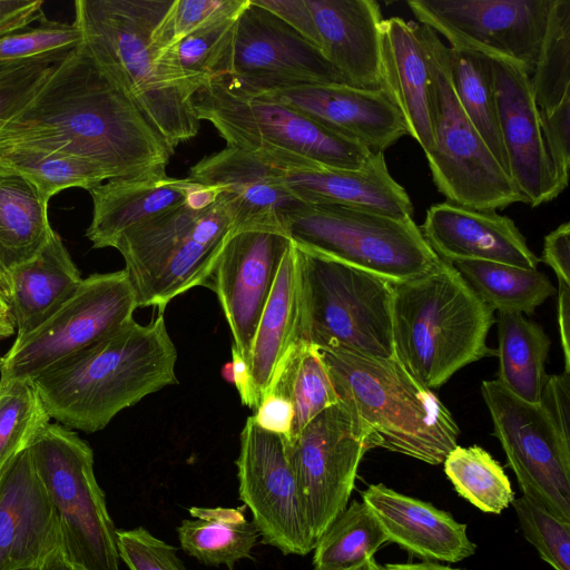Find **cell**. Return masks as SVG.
<instances>
[{
    "label": "cell",
    "mask_w": 570,
    "mask_h": 570,
    "mask_svg": "<svg viewBox=\"0 0 570 570\" xmlns=\"http://www.w3.org/2000/svg\"><path fill=\"white\" fill-rule=\"evenodd\" d=\"M304 510L317 542L347 507L357 470L368 451L366 436L341 401L286 440Z\"/></svg>",
    "instance_id": "obj_13"
},
{
    "label": "cell",
    "mask_w": 570,
    "mask_h": 570,
    "mask_svg": "<svg viewBox=\"0 0 570 570\" xmlns=\"http://www.w3.org/2000/svg\"><path fill=\"white\" fill-rule=\"evenodd\" d=\"M59 553L58 514L27 449L0 471V570L42 569Z\"/></svg>",
    "instance_id": "obj_18"
},
{
    "label": "cell",
    "mask_w": 570,
    "mask_h": 570,
    "mask_svg": "<svg viewBox=\"0 0 570 570\" xmlns=\"http://www.w3.org/2000/svg\"><path fill=\"white\" fill-rule=\"evenodd\" d=\"M28 449L57 511L66 560L81 570H119L117 529L91 448L70 429L49 423Z\"/></svg>",
    "instance_id": "obj_10"
},
{
    "label": "cell",
    "mask_w": 570,
    "mask_h": 570,
    "mask_svg": "<svg viewBox=\"0 0 570 570\" xmlns=\"http://www.w3.org/2000/svg\"><path fill=\"white\" fill-rule=\"evenodd\" d=\"M238 492L265 544L284 554L306 556L315 548L286 439L261 428L253 415L240 433L236 460Z\"/></svg>",
    "instance_id": "obj_15"
},
{
    "label": "cell",
    "mask_w": 570,
    "mask_h": 570,
    "mask_svg": "<svg viewBox=\"0 0 570 570\" xmlns=\"http://www.w3.org/2000/svg\"><path fill=\"white\" fill-rule=\"evenodd\" d=\"M551 0H410L421 24L450 47L510 61L531 76Z\"/></svg>",
    "instance_id": "obj_16"
},
{
    "label": "cell",
    "mask_w": 570,
    "mask_h": 570,
    "mask_svg": "<svg viewBox=\"0 0 570 570\" xmlns=\"http://www.w3.org/2000/svg\"><path fill=\"white\" fill-rule=\"evenodd\" d=\"M491 61L508 174L524 203L538 207L560 191L544 148L530 76L510 61Z\"/></svg>",
    "instance_id": "obj_19"
},
{
    "label": "cell",
    "mask_w": 570,
    "mask_h": 570,
    "mask_svg": "<svg viewBox=\"0 0 570 570\" xmlns=\"http://www.w3.org/2000/svg\"><path fill=\"white\" fill-rule=\"evenodd\" d=\"M255 411L253 417L261 428L279 434L286 440L289 438L294 421V407L287 399L267 392Z\"/></svg>",
    "instance_id": "obj_50"
},
{
    "label": "cell",
    "mask_w": 570,
    "mask_h": 570,
    "mask_svg": "<svg viewBox=\"0 0 570 570\" xmlns=\"http://www.w3.org/2000/svg\"><path fill=\"white\" fill-rule=\"evenodd\" d=\"M539 121L547 156L561 194L568 186L570 169V92L554 108L539 109Z\"/></svg>",
    "instance_id": "obj_47"
},
{
    "label": "cell",
    "mask_w": 570,
    "mask_h": 570,
    "mask_svg": "<svg viewBox=\"0 0 570 570\" xmlns=\"http://www.w3.org/2000/svg\"><path fill=\"white\" fill-rule=\"evenodd\" d=\"M16 336L33 330L82 282L60 236L53 230L42 249L6 276Z\"/></svg>",
    "instance_id": "obj_28"
},
{
    "label": "cell",
    "mask_w": 570,
    "mask_h": 570,
    "mask_svg": "<svg viewBox=\"0 0 570 570\" xmlns=\"http://www.w3.org/2000/svg\"><path fill=\"white\" fill-rule=\"evenodd\" d=\"M177 351L159 313L149 324L135 320L31 380L59 424L92 433L124 409L177 384Z\"/></svg>",
    "instance_id": "obj_2"
},
{
    "label": "cell",
    "mask_w": 570,
    "mask_h": 570,
    "mask_svg": "<svg viewBox=\"0 0 570 570\" xmlns=\"http://www.w3.org/2000/svg\"><path fill=\"white\" fill-rule=\"evenodd\" d=\"M287 399L294 407L289 439L312 419L340 402L318 348L296 341L281 361L266 391Z\"/></svg>",
    "instance_id": "obj_34"
},
{
    "label": "cell",
    "mask_w": 570,
    "mask_h": 570,
    "mask_svg": "<svg viewBox=\"0 0 570 570\" xmlns=\"http://www.w3.org/2000/svg\"><path fill=\"white\" fill-rule=\"evenodd\" d=\"M524 538L554 570H570V522L557 518L524 495L512 503Z\"/></svg>",
    "instance_id": "obj_44"
},
{
    "label": "cell",
    "mask_w": 570,
    "mask_h": 570,
    "mask_svg": "<svg viewBox=\"0 0 570 570\" xmlns=\"http://www.w3.org/2000/svg\"><path fill=\"white\" fill-rule=\"evenodd\" d=\"M61 150L110 179L166 169L175 151L83 41L1 129L0 145Z\"/></svg>",
    "instance_id": "obj_1"
},
{
    "label": "cell",
    "mask_w": 570,
    "mask_h": 570,
    "mask_svg": "<svg viewBox=\"0 0 570 570\" xmlns=\"http://www.w3.org/2000/svg\"><path fill=\"white\" fill-rule=\"evenodd\" d=\"M196 186L166 169L106 180L88 190L94 210L86 236L94 248L112 247L125 230L185 203Z\"/></svg>",
    "instance_id": "obj_26"
},
{
    "label": "cell",
    "mask_w": 570,
    "mask_h": 570,
    "mask_svg": "<svg viewBox=\"0 0 570 570\" xmlns=\"http://www.w3.org/2000/svg\"><path fill=\"white\" fill-rule=\"evenodd\" d=\"M362 499L379 520L389 542L416 557L459 562L475 552L466 525L429 502L384 484L370 485L362 492Z\"/></svg>",
    "instance_id": "obj_25"
},
{
    "label": "cell",
    "mask_w": 570,
    "mask_h": 570,
    "mask_svg": "<svg viewBox=\"0 0 570 570\" xmlns=\"http://www.w3.org/2000/svg\"><path fill=\"white\" fill-rule=\"evenodd\" d=\"M222 78L247 94L345 83L321 50L253 0L237 17Z\"/></svg>",
    "instance_id": "obj_14"
},
{
    "label": "cell",
    "mask_w": 570,
    "mask_h": 570,
    "mask_svg": "<svg viewBox=\"0 0 570 570\" xmlns=\"http://www.w3.org/2000/svg\"><path fill=\"white\" fill-rule=\"evenodd\" d=\"M232 357L233 383L239 393L242 403L256 410L258 404L255 397L248 364L234 346H232Z\"/></svg>",
    "instance_id": "obj_54"
},
{
    "label": "cell",
    "mask_w": 570,
    "mask_h": 570,
    "mask_svg": "<svg viewBox=\"0 0 570 570\" xmlns=\"http://www.w3.org/2000/svg\"><path fill=\"white\" fill-rule=\"evenodd\" d=\"M0 168L30 181L47 203L61 190H90L110 179L105 169L88 159L30 145H0Z\"/></svg>",
    "instance_id": "obj_37"
},
{
    "label": "cell",
    "mask_w": 570,
    "mask_h": 570,
    "mask_svg": "<svg viewBox=\"0 0 570 570\" xmlns=\"http://www.w3.org/2000/svg\"><path fill=\"white\" fill-rule=\"evenodd\" d=\"M430 70L434 144L425 153L433 181L448 202L497 210L524 203L462 109L451 78L450 48L436 32L417 24Z\"/></svg>",
    "instance_id": "obj_8"
},
{
    "label": "cell",
    "mask_w": 570,
    "mask_h": 570,
    "mask_svg": "<svg viewBox=\"0 0 570 570\" xmlns=\"http://www.w3.org/2000/svg\"><path fill=\"white\" fill-rule=\"evenodd\" d=\"M542 261L557 275L558 282L570 285V223L559 225L544 237Z\"/></svg>",
    "instance_id": "obj_51"
},
{
    "label": "cell",
    "mask_w": 570,
    "mask_h": 570,
    "mask_svg": "<svg viewBox=\"0 0 570 570\" xmlns=\"http://www.w3.org/2000/svg\"><path fill=\"white\" fill-rule=\"evenodd\" d=\"M380 570H459L432 561L419 563H387L380 567Z\"/></svg>",
    "instance_id": "obj_55"
},
{
    "label": "cell",
    "mask_w": 570,
    "mask_h": 570,
    "mask_svg": "<svg viewBox=\"0 0 570 570\" xmlns=\"http://www.w3.org/2000/svg\"><path fill=\"white\" fill-rule=\"evenodd\" d=\"M0 297L9 304V287L4 277L0 275Z\"/></svg>",
    "instance_id": "obj_59"
},
{
    "label": "cell",
    "mask_w": 570,
    "mask_h": 570,
    "mask_svg": "<svg viewBox=\"0 0 570 570\" xmlns=\"http://www.w3.org/2000/svg\"><path fill=\"white\" fill-rule=\"evenodd\" d=\"M282 225L294 244L392 283L416 278L442 263L413 218L301 203L283 213Z\"/></svg>",
    "instance_id": "obj_7"
},
{
    "label": "cell",
    "mask_w": 570,
    "mask_h": 570,
    "mask_svg": "<svg viewBox=\"0 0 570 570\" xmlns=\"http://www.w3.org/2000/svg\"><path fill=\"white\" fill-rule=\"evenodd\" d=\"M420 229L434 253L449 263L483 261L527 269H537L540 263L514 222L495 210L446 200L426 210Z\"/></svg>",
    "instance_id": "obj_23"
},
{
    "label": "cell",
    "mask_w": 570,
    "mask_h": 570,
    "mask_svg": "<svg viewBox=\"0 0 570 570\" xmlns=\"http://www.w3.org/2000/svg\"><path fill=\"white\" fill-rule=\"evenodd\" d=\"M540 404L561 436L570 442V373L548 375Z\"/></svg>",
    "instance_id": "obj_48"
},
{
    "label": "cell",
    "mask_w": 570,
    "mask_h": 570,
    "mask_svg": "<svg viewBox=\"0 0 570 570\" xmlns=\"http://www.w3.org/2000/svg\"><path fill=\"white\" fill-rule=\"evenodd\" d=\"M222 373H223V376H224V379L226 381L233 383V365H232V362L225 364V366L223 367Z\"/></svg>",
    "instance_id": "obj_60"
},
{
    "label": "cell",
    "mask_w": 570,
    "mask_h": 570,
    "mask_svg": "<svg viewBox=\"0 0 570 570\" xmlns=\"http://www.w3.org/2000/svg\"><path fill=\"white\" fill-rule=\"evenodd\" d=\"M16 332L14 321L9 304L0 297V340Z\"/></svg>",
    "instance_id": "obj_56"
},
{
    "label": "cell",
    "mask_w": 570,
    "mask_h": 570,
    "mask_svg": "<svg viewBox=\"0 0 570 570\" xmlns=\"http://www.w3.org/2000/svg\"><path fill=\"white\" fill-rule=\"evenodd\" d=\"M497 324V380L521 400L539 404L548 379L549 336L541 325L518 313H499Z\"/></svg>",
    "instance_id": "obj_33"
},
{
    "label": "cell",
    "mask_w": 570,
    "mask_h": 570,
    "mask_svg": "<svg viewBox=\"0 0 570 570\" xmlns=\"http://www.w3.org/2000/svg\"><path fill=\"white\" fill-rule=\"evenodd\" d=\"M187 178L218 191L217 199L229 212L234 232L283 228V213L302 203L287 190L277 167L236 147L227 146L202 158L190 167Z\"/></svg>",
    "instance_id": "obj_22"
},
{
    "label": "cell",
    "mask_w": 570,
    "mask_h": 570,
    "mask_svg": "<svg viewBox=\"0 0 570 570\" xmlns=\"http://www.w3.org/2000/svg\"><path fill=\"white\" fill-rule=\"evenodd\" d=\"M26 570H42V569H26Z\"/></svg>",
    "instance_id": "obj_61"
},
{
    "label": "cell",
    "mask_w": 570,
    "mask_h": 570,
    "mask_svg": "<svg viewBox=\"0 0 570 570\" xmlns=\"http://www.w3.org/2000/svg\"><path fill=\"white\" fill-rule=\"evenodd\" d=\"M120 560L129 570H188L177 556V548L158 539L144 527L117 530Z\"/></svg>",
    "instance_id": "obj_46"
},
{
    "label": "cell",
    "mask_w": 570,
    "mask_h": 570,
    "mask_svg": "<svg viewBox=\"0 0 570 570\" xmlns=\"http://www.w3.org/2000/svg\"><path fill=\"white\" fill-rule=\"evenodd\" d=\"M389 539L366 503L353 501L328 525L314 548V570H345L373 557Z\"/></svg>",
    "instance_id": "obj_38"
},
{
    "label": "cell",
    "mask_w": 570,
    "mask_h": 570,
    "mask_svg": "<svg viewBox=\"0 0 570 570\" xmlns=\"http://www.w3.org/2000/svg\"><path fill=\"white\" fill-rule=\"evenodd\" d=\"M41 0H0V36L35 22L42 13Z\"/></svg>",
    "instance_id": "obj_52"
},
{
    "label": "cell",
    "mask_w": 570,
    "mask_h": 570,
    "mask_svg": "<svg viewBox=\"0 0 570 570\" xmlns=\"http://www.w3.org/2000/svg\"><path fill=\"white\" fill-rule=\"evenodd\" d=\"M42 570H81L66 560L62 553L55 556Z\"/></svg>",
    "instance_id": "obj_57"
},
{
    "label": "cell",
    "mask_w": 570,
    "mask_h": 570,
    "mask_svg": "<svg viewBox=\"0 0 570 570\" xmlns=\"http://www.w3.org/2000/svg\"><path fill=\"white\" fill-rule=\"evenodd\" d=\"M234 233V222L220 200L207 207L191 233L175 249L150 283L137 295L138 306L167 304L195 286L207 284L216 262Z\"/></svg>",
    "instance_id": "obj_29"
},
{
    "label": "cell",
    "mask_w": 570,
    "mask_h": 570,
    "mask_svg": "<svg viewBox=\"0 0 570 570\" xmlns=\"http://www.w3.org/2000/svg\"><path fill=\"white\" fill-rule=\"evenodd\" d=\"M373 154L407 135L403 117L383 89L311 83L264 92Z\"/></svg>",
    "instance_id": "obj_20"
},
{
    "label": "cell",
    "mask_w": 570,
    "mask_h": 570,
    "mask_svg": "<svg viewBox=\"0 0 570 570\" xmlns=\"http://www.w3.org/2000/svg\"><path fill=\"white\" fill-rule=\"evenodd\" d=\"M173 0H77L75 23L105 71L145 114L175 151L200 126L196 95L175 82L150 43L154 28Z\"/></svg>",
    "instance_id": "obj_5"
},
{
    "label": "cell",
    "mask_w": 570,
    "mask_h": 570,
    "mask_svg": "<svg viewBox=\"0 0 570 570\" xmlns=\"http://www.w3.org/2000/svg\"><path fill=\"white\" fill-rule=\"evenodd\" d=\"M63 59L42 58L0 66V129L31 100L52 68Z\"/></svg>",
    "instance_id": "obj_45"
},
{
    "label": "cell",
    "mask_w": 570,
    "mask_h": 570,
    "mask_svg": "<svg viewBox=\"0 0 570 570\" xmlns=\"http://www.w3.org/2000/svg\"><path fill=\"white\" fill-rule=\"evenodd\" d=\"M449 48L456 98L491 154L508 174L491 58L470 49Z\"/></svg>",
    "instance_id": "obj_36"
},
{
    "label": "cell",
    "mask_w": 570,
    "mask_h": 570,
    "mask_svg": "<svg viewBox=\"0 0 570 570\" xmlns=\"http://www.w3.org/2000/svg\"><path fill=\"white\" fill-rule=\"evenodd\" d=\"M558 325L564 358V371L570 373V285L558 282Z\"/></svg>",
    "instance_id": "obj_53"
},
{
    "label": "cell",
    "mask_w": 570,
    "mask_h": 570,
    "mask_svg": "<svg viewBox=\"0 0 570 570\" xmlns=\"http://www.w3.org/2000/svg\"><path fill=\"white\" fill-rule=\"evenodd\" d=\"M294 247L299 303L296 341L317 348L395 357L392 282L296 244Z\"/></svg>",
    "instance_id": "obj_6"
},
{
    "label": "cell",
    "mask_w": 570,
    "mask_h": 570,
    "mask_svg": "<svg viewBox=\"0 0 570 570\" xmlns=\"http://www.w3.org/2000/svg\"><path fill=\"white\" fill-rule=\"evenodd\" d=\"M382 89L401 112L407 135L424 153L434 144L430 70L417 24L401 17L381 22Z\"/></svg>",
    "instance_id": "obj_27"
},
{
    "label": "cell",
    "mask_w": 570,
    "mask_h": 570,
    "mask_svg": "<svg viewBox=\"0 0 570 570\" xmlns=\"http://www.w3.org/2000/svg\"><path fill=\"white\" fill-rule=\"evenodd\" d=\"M248 0H173L154 28L150 43L159 55L194 31L238 14Z\"/></svg>",
    "instance_id": "obj_43"
},
{
    "label": "cell",
    "mask_w": 570,
    "mask_h": 570,
    "mask_svg": "<svg viewBox=\"0 0 570 570\" xmlns=\"http://www.w3.org/2000/svg\"><path fill=\"white\" fill-rule=\"evenodd\" d=\"M298 306L297 259L292 242L283 256L250 350L248 367L258 405L281 361L297 340Z\"/></svg>",
    "instance_id": "obj_30"
},
{
    "label": "cell",
    "mask_w": 570,
    "mask_h": 570,
    "mask_svg": "<svg viewBox=\"0 0 570 570\" xmlns=\"http://www.w3.org/2000/svg\"><path fill=\"white\" fill-rule=\"evenodd\" d=\"M392 286L394 356L425 387L438 390L462 367L497 356L487 344L494 312L451 263Z\"/></svg>",
    "instance_id": "obj_4"
},
{
    "label": "cell",
    "mask_w": 570,
    "mask_h": 570,
    "mask_svg": "<svg viewBox=\"0 0 570 570\" xmlns=\"http://www.w3.org/2000/svg\"><path fill=\"white\" fill-rule=\"evenodd\" d=\"M291 244L283 228L238 229L228 238L207 281L230 328L233 346L247 364L259 318Z\"/></svg>",
    "instance_id": "obj_17"
},
{
    "label": "cell",
    "mask_w": 570,
    "mask_h": 570,
    "mask_svg": "<svg viewBox=\"0 0 570 570\" xmlns=\"http://www.w3.org/2000/svg\"><path fill=\"white\" fill-rule=\"evenodd\" d=\"M530 82L540 110L554 108L570 92V0L550 2Z\"/></svg>",
    "instance_id": "obj_40"
},
{
    "label": "cell",
    "mask_w": 570,
    "mask_h": 570,
    "mask_svg": "<svg viewBox=\"0 0 570 570\" xmlns=\"http://www.w3.org/2000/svg\"><path fill=\"white\" fill-rule=\"evenodd\" d=\"M247 508L190 507V519L177 528L181 549L205 566L234 570L242 559L252 558L258 532L245 517Z\"/></svg>",
    "instance_id": "obj_32"
},
{
    "label": "cell",
    "mask_w": 570,
    "mask_h": 570,
    "mask_svg": "<svg viewBox=\"0 0 570 570\" xmlns=\"http://www.w3.org/2000/svg\"><path fill=\"white\" fill-rule=\"evenodd\" d=\"M81 42L82 33L75 22L50 20L43 12L35 22L0 36V66L63 59Z\"/></svg>",
    "instance_id": "obj_42"
},
{
    "label": "cell",
    "mask_w": 570,
    "mask_h": 570,
    "mask_svg": "<svg viewBox=\"0 0 570 570\" xmlns=\"http://www.w3.org/2000/svg\"><path fill=\"white\" fill-rule=\"evenodd\" d=\"M193 106L227 146L254 154L281 153L341 169H360L373 155L293 108L263 94L239 91L222 77L202 87Z\"/></svg>",
    "instance_id": "obj_9"
},
{
    "label": "cell",
    "mask_w": 570,
    "mask_h": 570,
    "mask_svg": "<svg viewBox=\"0 0 570 570\" xmlns=\"http://www.w3.org/2000/svg\"><path fill=\"white\" fill-rule=\"evenodd\" d=\"M292 27L323 52L322 40L306 0H253Z\"/></svg>",
    "instance_id": "obj_49"
},
{
    "label": "cell",
    "mask_w": 570,
    "mask_h": 570,
    "mask_svg": "<svg viewBox=\"0 0 570 570\" xmlns=\"http://www.w3.org/2000/svg\"><path fill=\"white\" fill-rule=\"evenodd\" d=\"M31 380L0 381V471L50 423Z\"/></svg>",
    "instance_id": "obj_41"
},
{
    "label": "cell",
    "mask_w": 570,
    "mask_h": 570,
    "mask_svg": "<svg viewBox=\"0 0 570 570\" xmlns=\"http://www.w3.org/2000/svg\"><path fill=\"white\" fill-rule=\"evenodd\" d=\"M443 465L455 491L479 510L499 514L512 503L514 492L508 475L483 448L456 445Z\"/></svg>",
    "instance_id": "obj_39"
},
{
    "label": "cell",
    "mask_w": 570,
    "mask_h": 570,
    "mask_svg": "<svg viewBox=\"0 0 570 570\" xmlns=\"http://www.w3.org/2000/svg\"><path fill=\"white\" fill-rule=\"evenodd\" d=\"M381 564H379L373 557H370L362 561L361 563H357L351 568H347L345 570H380Z\"/></svg>",
    "instance_id": "obj_58"
},
{
    "label": "cell",
    "mask_w": 570,
    "mask_h": 570,
    "mask_svg": "<svg viewBox=\"0 0 570 570\" xmlns=\"http://www.w3.org/2000/svg\"><path fill=\"white\" fill-rule=\"evenodd\" d=\"M139 307L125 269L91 274L0 357V381L33 380L130 323Z\"/></svg>",
    "instance_id": "obj_11"
},
{
    "label": "cell",
    "mask_w": 570,
    "mask_h": 570,
    "mask_svg": "<svg viewBox=\"0 0 570 570\" xmlns=\"http://www.w3.org/2000/svg\"><path fill=\"white\" fill-rule=\"evenodd\" d=\"M323 55L347 85L382 89L380 6L374 0H306Z\"/></svg>",
    "instance_id": "obj_24"
},
{
    "label": "cell",
    "mask_w": 570,
    "mask_h": 570,
    "mask_svg": "<svg viewBox=\"0 0 570 570\" xmlns=\"http://www.w3.org/2000/svg\"><path fill=\"white\" fill-rule=\"evenodd\" d=\"M493 312L532 314L557 293L547 274L483 261L451 263Z\"/></svg>",
    "instance_id": "obj_35"
},
{
    "label": "cell",
    "mask_w": 570,
    "mask_h": 570,
    "mask_svg": "<svg viewBox=\"0 0 570 570\" xmlns=\"http://www.w3.org/2000/svg\"><path fill=\"white\" fill-rule=\"evenodd\" d=\"M318 351L368 450L381 448L438 465L458 445L460 429L451 412L395 357Z\"/></svg>",
    "instance_id": "obj_3"
},
{
    "label": "cell",
    "mask_w": 570,
    "mask_h": 570,
    "mask_svg": "<svg viewBox=\"0 0 570 570\" xmlns=\"http://www.w3.org/2000/svg\"><path fill=\"white\" fill-rule=\"evenodd\" d=\"M53 229L48 203L22 176L0 168V275L35 257Z\"/></svg>",
    "instance_id": "obj_31"
},
{
    "label": "cell",
    "mask_w": 570,
    "mask_h": 570,
    "mask_svg": "<svg viewBox=\"0 0 570 570\" xmlns=\"http://www.w3.org/2000/svg\"><path fill=\"white\" fill-rule=\"evenodd\" d=\"M481 394L493 435L525 498L570 522V442L543 406L525 402L498 380L483 381Z\"/></svg>",
    "instance_id": "obj_12"
},
{
    "label": "cell",
    "mask_w": 570,
    "mask_h": 570,
    "mask_svg": "<svg viewBox=\"0 0 570 570\" xmlns=\"http://www.w3.org/2000/svg\"><path fill=\"white\" fill-rule=\"evenodd\" d=\"M266 160L279 169L287 190L304 204H335L397 219L413 218L410 196L390 175L384 153L373 154L360 169L324 167L284 154Z\"/></svg>",
    "instance_id": "obj_21"
}]
</instances>
